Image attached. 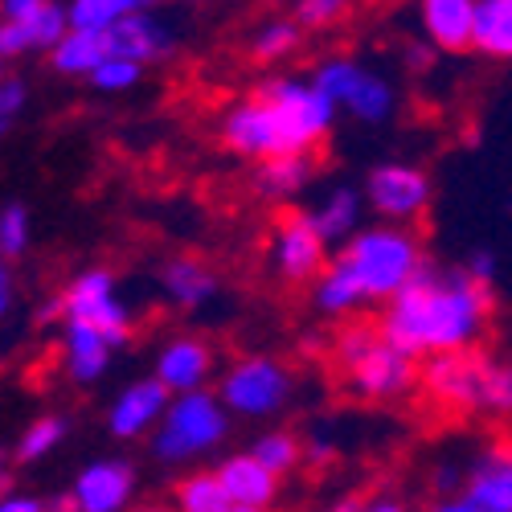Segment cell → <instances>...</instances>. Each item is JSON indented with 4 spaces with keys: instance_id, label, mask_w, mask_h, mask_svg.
<instances>
[{
    "instance_id": "e0dca14e",
    "label": "cell",
    "mask_w": 512,
    "mask_h": 512,
    "mask_svg": "<svg viewBox=\"0 0 512 512\" xmlns=\"http://www.w3.org/2000/svg\"><path fill=\"white\" fill-rule=\"evenodd\" d=\"M103 37H107V54L140 62L144 70L164 62V58H173V50H177V33L168 29V21L160 13H152V9H140L132 17H123Z\"/></svg>"
},
{
    "instance_id": "836d02e7",
    "label": "cell",
    "mask_w": 512,
    "mask_h": 512,
    "mask_svg": "<svg viewBox=\"0 0 512 512\" xmlns=\"http://www.w3.org/2000/svg\"><path fill=\"white\" fill-rule=\"evenodd\" d=\"M377 340H381V324L353 316V320H345V324L336 328V336H332V357H336L340 369H353L365 353L377 349Z\"/></svg>"
},
{
    "instance_id": "7c38bea8",
    "label": "cell",
    "mask_w": 512,
    "mask_h": 512,
    "mask_svg": "<svg viewBox=\"0 0 512 512\" xmlns=\"http://www.w3.org/2000/svg\"><path fill=\"white\" fill-rule=\"evenodd\" d=\"M218 136H222V148L230 156H238V160L263 164V160L287 156L283 132H279V123H275V111L267 107V99L259 91L226 107V115L218 123Z\"/></svg>"
},
{
    "instance_id": "9a60e30c",
    "label": "cell",
    "mask_w": 512,
    "mask_h": 512,
    "mask_svg": "<svg viewBox=\"0 0 512 512\" xmlns=\"http://www.w3.org/2000/svg\"><path fill=\"white\" fill-rule=\"evenodd\" d=\"M168 402H173V394H168L152 373L127 381V386H123V390L111 398V406H107V435L119 439V443L152 439V431L160 426Z\"/></svg>"
},
{
    "instance_id": "30bf717a",
    "label": "cell",
    "mask_w": 512,
    "mask_h": 512,
    "mask_svg": "<svg viewBox=\"0 0 512 512\" xmlns=\"http://www.w3.org/2000/svg\"><path fill=\"white\" fill-rule=\"evenodd\" d=\"M484 373L488 357L480 349H459V353H439L418 365V390L431 398L439 410L451 414H480L484 398Z\"/></svg>"
},
{
    "instance_id": "52a82bcc",
    "label": "cell",
    "mask_w": 512,
    "mask_h": 512,
    "mask_svg": "<svg viewBox=\"0 0 512 512\" xmlns=\"http://www.w3.org/2000/svg\"><path fill=\"white\" fill-rule=\"evenodd\" d=\"M58 320L66 324H87L95 332H103L115 349H123L127 340L136 336V312L123 300L119 279L111 267H87L78 271L62 291H58Z\"/></svg>"
},
{
    "instance_id": "e575fe53",
    "label": "cell",
    "mask_w": 512,
    "mask_h": 512,
    "mask_svg": "<svg viewBox=\"0 0 512 512\" xmlns=\"http://www.w3.org/2000/svg\"><path fill=\"white\" fill-rule=\"evenodd\" d=\"M480 414L496 422H512V357H488Z\"/></svg>"
},
{
    "instance_id": "4316f807",
    "label": "cell",
    "mask_w": 512,
    "mask_h": 512,
    "mask_svg": "<svg viewBox=\"0 0 512 512\" xmlns=\"http://www.w3.org/2000/svg\"><path fill=\"white\" fill-rule=\"evenodd\" d=\"M472 50L488 62H512V0H476Z\"/></svg>"
},
{
    "instance_id": "cb8c5ba5",
    "label": "cell",
    "mask_w": 512,
    "mask_h": 512,
    "mask_svg": "<svg viewBox=\"0 0 512 512\" xmlns=\"http://www.w3.org/2000/svg\"><path fill=\"white\" fill-rule=\"evenodd\" d=\"M312 181H316L312 152H287V156L263 160L259 173H254V189H259L267 201H291V197H300Z\"/></svg>"
},
{
    "instance_id": "6da1fadb",
    "label": "cell",
    "mask_w": 512,
    "mask_h": 512,
    "mask_svg": "<svg viewBox=\"0 0 512 512\" xmlns=\"http://www.w3.org/2000/svg\"><path fill=\"white\" fill-rule=\"evenodd\" d=\"M496 312L492 287L476 283L467 271H443L426 259L418 275L381 312V336L410 353L414 361L476 349Z\"/></svg>"
},
{
    "instance_id": "db71d44e",
    "label": "cell",
    "mask_w": 512,
    "mask_h": 512,
    "mask_svg": "<svg viewBox=\"0 0 512 512\" xmlns=\"http://www.w3.org/2000/svg\"><path fill=\"white\" fill-rule=\"evenodd\" d=\"M234 512H279V508H234Z\"/></svg>"
},
{
    "instance_id": "f1b7e54d",
    "label": "cell",
    "mask_w": 512,
    "mask_h": 512,
    "mask_svg": "<svg viewBox=\"0 0 512 512\" xmlns=\"http://www.w3.org/2000/svg\"><path fill=\"white\" fill-rule=\"evenodd\" d=\"M300 46H304L300 21L295 17H271V21H263L259 29L250 33L246 54H250V62H259V66H279V62L300 54Z\"/></svg>"
},
{
    "instance_id": "d6a6232c",
    "label": "cell",
    "mask_w": 512,
    "mask_h": 512,
    "mask_svg": "<svg viewBox=\"0 0 512 512\" xmlns=\"http://www.w3.org/2000/svg\"><path fill=\"white\" fill-rule=\"evenodd\" d=\"M33 246V213L25 201H5L0 205V263L25 259Z\"/></svg>"
},
{
    "instance_id": "7bdbcfd3",
    "label": "cell",
    "mask_w": 512,
    "mask_h": 512,
    "mask_svg": "<svg viewBox=\"0 0 512 512\" xmlns=\"http://www.w3.org/2000/svg\"><path fill=\"white\" fill-rule=\"evenodd\" d=\"M435 58H439V50L431 46V41H418V46H406V66L410 70H418V74H426L435 66Z\"/></svg>"
},
{
    "instance_id": "816d5d0a",
    "label": "cell",
    "mask_w": 512,
    "mask_h": 512,
    "mask_svg": "<svg viewBox=\"0 0 512 512\" xmlns=\"http://www.w3.org/2000/svg\"><path fill=\"white\" fill-rule=\"evenodd\" d=\"M177 5H185V9H205V5H213V0H177Z\"/></svg>"
},
{
    "instance_id": "8fae6325",
    "label": "cell",
    "mask_w": 512,
    "mask_h": 512,
    "mask_svg": "<svg viewBox=\"0 0 512 512\" xmlns=\"http://www.w3.org/2000/svg\"><path fill=\"white\" fill-rule=\"evenodd\" d=\"M140 492V472L123 455H99L78 467V476L66 492L74 512H132Z\"/></svg>"
},
{
    "instance_id": "8d00e7d4",
    "label": "cell",
    "mask_w": 512,
    "mask_h": 512,
    "mask_svg": "<svg viewBox=\"0 0 512 512\" xmlns=\"http://www.w3.org/2000/svg\"><path fill=\"white\" fill-rule=\"evenodd\" d=\"M361 0H295L291 17L300 21V29H332L340 25Z\"/></svg>"
},
{
    "instance_id": "5b68a950",
    "label": "cell",
    "mask_w": 512,
    "mask_h": 512,
    "mask_svg": "<svg viewBox=\"0 0 512 512\" xmlns=\"http://www.w3.org/2000/svg\"><path fill=\"white\" fill-rule=\"evenodd\" d=\"M308 78L332 99V107L340 115H349L353 123L377 127V123H390L394 111H398V87L381 70L365 66L361 58L328 54L312 66Z\"/></svg>"
},
{
    "instance_id": "ee69618b",
    "label": "cell",
    "mask_w": 512,
    "mask_h": 512,
    "mask_svg": "<svg viewBox=\"0 0 512 512\" xmlns=\"http://www.w3.org/2000/svg\"><path fill=\"white\" fill-rule=\"evenodd\" d=\"M422 512H480L472 500H467L463 492H451V496H435L431 504H426Z\"/></svg>"
},
{
    "instance_id": "d590c367",
    "label": "cell",
    "mask_w": 512,
    "mask_h": 512,
    "mask_svg": "<svg viewBox=\"0 0 512 512\" xmlns=\"http://www.w3.org/2000/svg\"><path fill=\"white\" fill-rule=\"evenodd\" d=\"M144 82V66L140 62H127V58H107L91 78H87V87L99 91V95H127V91H136Z\"/></svg>"
},
{
    "instance_id": "f546056e",
    "label": "cell",
    "mask_w": 512,
    "mask_h": 512,
    "mask_svg": "<svg viewBox=\"0 0 512 512\" xmlns=\"http://www.w3.org/2000/svg\"><path fill=\"white\" fill-rule=\"evenodd\" d=\"M173 512H234V500L226 492V484L218 480V472H185L173 484Z\"/></svg>"
},
{
    "instance_id": "4fadbf2b",
    "label": "cell",
    "mask_w": 512,
    "mask_h": 512,
    "mask_svg": "<svg viewBox=\"0 0 512 512\" xmlns=\"http://www.w3.org/2000/svg\"><path fill=\"white\" fill-rule=\"evenodd\" d=\"M152 377L168 394H193V390H209V381L218 377V349L209 345L197 332H177L168 336L152 357Z\"/></svg>"
},
{
    "instance_id": "bcb514c9",
    "label": "cell",
    "mask_w": 512,
    "mask_h": 512,
    "mask_svg": "<svg viewBox=\"0 0 512 512\" xmlns=\"http://www.w3.org/2000/svg\"><path fill=\"white\" fill-rule=\"evenodd\" d=\"M357 512H406V504L398 496H369V500H361Z\"/></svg>"
},
{
    "instance_id": "d4e9b609",
    "label": "cell",
    "mask_w": 512,
    "mask_h": 512,
    "mask_svg": "<svg viewBox=\"0 0 512 512\" xmlns=\"http://www.w3.org/2000/svg\"><path fill=\"white\" fill-rule=\"evenodd\" d=\"M308 295H312L316 316H324V320H353V316L365 308L361 287L353 283V275L340 267L336 259L320 271V279L308 287Z\"/></svg>"
},
{
    "instance_id": "5bb4252c",
    "label": "cell",
    "mask_w": 512,
    "mask_h": 512,
    "mask_svg": "<svg viewBox=\"0 0 512 512\" xmlns=\"http://www.w3.org/2000/svg\"><path fill=\"white\" fill-rule=\"evenodd\" d=\"M345 381L361 402H398L418 386V361L381 336L373 353L345 369Z\"/></svg>"
},
{
    "instance_id": "1f68e13d",
    "label": "cell",
    "mask_w": 512,
    "mask_h": 512,
    "mask_svg": "<svg viewBox=\"0 0 512 512\" xmlns=\"http://www.w3.org/2000/svg\"><path fill=\"white\" fill-rule=\"evenodd\" d=\"M140 9H144L140 0H66L70 29H78V33H107L123 17H132Z\"/></svg>"
},
{
    "instance_id": "11a10c76",
    "label": "cell",
    "mask_w": 512,
    "mask_h": 512,
    "mask_svg": "<svg viewBox=\"0 0 512 512\" xmlns=\"http://www.w3.org/2000/svg\"><path fill=\"white\" fill-rule=\"evenodd\" d=\"M140 5H144V9H156V5H160V0H140Z\"/></svg>"
},
{
    "instance_id": "8992f818",
    "label": "cell",
    "mask_w": 512,
    "mask_h": 512,
    "mask_svg": "<svg viewBox=\"0 0 512 512\" xmlns=\"http://www.w3.org/2000/svg\"><path fill=\"white\" fill-rule=\"evenodd\" d=\"M259 95L275 111L287 152H312L332 136L340 111L308 74H271V78H263Z\"/></svg>"
},
{
    "instance_id": "4dcf8cb0",
    "label": "cell",
    "mask_w": 512,
    "mask_h": 512,
    "mask_svg": "<svg viewBox=\"0 0 512 512\" xmlns=\"http://www.w3.org/2000/svg\"><path fill=\"white\" fill-rule=\"evenodd\" d=\"M246 451L259 459L263 467H271L279 480L295 476V472L304 467V439L295 435V431H287V426H271V431H263Z\"/></svg>"
},
{
    "instance_id": "44dd1931",
    "label": "cell",
    "mask_w": 512,
    "mask_h": 512,
    "mask_svg": "<svg viewBox=\"0 0 512 512\" xmlns=\"http://www.w3.org/2000/svg\"><path fill=\"white\" fill-rule=\"evenodd\" d=\"M58 345H62V373L70 386H99V381L111 373V361H115V345L87 328V324H62V336H58Z\"/></svg>"
},
{
    "instance_id": "7402d4cb",
    "label": "cell",
    "mask_w": 512,
    "mask_h": 512,
    "mask_svg": "<svg viewBox=\"0 0 512 512\" xmlns=\"http://www.w3.org/2000/svg\"><path fill=\"white\" fill-rule=\"evenodd\" d=\"M213 472H218V480L226 484L234 508H275L283 496V480L271 472V467H263L250 451H230Z\"/></svg>"
},
{
    "instance_id": "3957f363",
    "label": "cell",
    "mask_w": 512,
    "mask_h": 512,
    "mask_svg": "<svg viewBox=\"0 0 512 512\" xmlns=\"http://www.w3.org/2000/svg\"><path fill=\"white\" fill-rule=\"evenodd\" d=\"M230 422H234V414L222 406L218 390L177 394L148 439V455L160 467H168V472H181V467H193L226 447Z\"/></svg>"
},
{
    "instance_id": "ffe728a7",
    "label": "cell",
    "mask_w": 512,
    "mask_h": 512,
    "mask_svg": "<svg viewBox=\"0 0 512 512\" xmlns=\"http://www.w3.org/2000/svg\"><path fill=\"white\" fill-rule=\"evenodd\" d=\"M422 37L439 54H467L476 37V0H414Z\"/></svg>"
},
{
    "instance_id": "60d3db41",
    "label": "cell",
    "mask_w": 512,
    "mask_h": 512,
    "mask_svg": "<svg viewBox=\"0 0 512 512\" xmlns=\"http://www.w3.org/2000/svg\"><path fill=\"white\" fill-rule=\"evenodd\" d=\"M467 275H472L476 283H484V287H492V279H496V254L492 250H476L472 259H467Z\"/></svg>"
},
{
    "instance_id": "74e56055",
    "label": "cell",
    "mask_w": 512,
    "mask_h": 512,
    "mask_svg": "<svg viewBox=\"0 0 512 512\" xmlns=\"http://www.w3.org/2000/svg\"><path fill=\"white\" fill-rule=\"evenodd\" d=\"M25 103H29V87H25L21 78H5V82H0V115L21 119Z\"/></svg>"
},
{
    "instance_id": "277c9868",
    "label": "cell",
    "mask_w": 512,
    "mask_h": 512,
    "mask_svg": "<svg viewBox=\"0 0 512 512\" xmlns=\"http://www.w3.org/2000/svg\"><path fill=\"white\" fill-rule=\"evenodd\" d=\"M218 398L234 418L267 422L295 402V369L271 353H246L218 373Z\"/></svg>"
},
{
    "instance_id": "f35d334b",
    "label": "cell",
    "mask_w": 512,
    "mask_h": 512,
    "mask_svg": "<svg viewBox=\"0 0 512 512\" xmlns=\"http://www.w3.org/2000/svg\"><path fill=\"white\" fill-rule=\"evenodd\" d=\"M0 512H50V500H41L37 492H5L0 496Z\"/></svg>"
},
{
    "instance_id": "7dc6e473",
    "label": "cell",
    "mask_w": 512,
    "mask_h": 512,
    "mask_svg": "<svg viewBox=\"0 0 512 512\" xmlns=\"http://www.w3.org/2000/svg\"><path fill=\"white\" fill-rule=\"evenodd\" d=\"M431 480H435V488H447L443 496H451V488H455V484L463 488V476H455V467H451V463H439V467H435V476H431Z\"/></svg>"
},
{
    "instance_id": "83f0119b",
    "label": "cell",
    "mask_w": 512,
    "mask_h": 512,
    "mask_svg": "<svg viewBox=\"0 0 512 512\" xmlns=\"http://www.w3.org/2000/svg\"><path fill=\"white\" fill-rule=\"evenodd\" d=\"M107 58H111V54H107V37H103V33H78V29H70V33L58 41V46H54L50 66H54L62 78H82V82H87Z\"/></svg>"
},
{
    "instance_id": "f907efd6",
    "label": "cell",
    "mask_w": 512,
    "mask_h": 512,
    "mask_svg": "<svg viewBox=\"0 0 512 512\" xmlns=\"http://www.w3.org/2000/svg\"><path fill=\"white\" fill-rule=\"evenodd\" d=\"M13 127H17V119H9V115H0V144H5V140H9V132H13Z\"/></svg>"
},
{
    "instance_id": "603a6c76",
    "label": "cell",
    "mask_w": 512,
    "mask_h": 512,
    "mask_svg": "<svg viewBox=\"0 0 512 512\" xmlns=\"http://www.w3.org/2000/svg\"><path fill=\"white\" fill-rule=\"evenodd\" d=\"M365 197H361V189H353V185H336V189H328L316 205H312V218H316V226H320V234L328 238V246H345L361 226H365Z\"/></svg>"
},
{
    "instance_id": "ac0fdd59",
    "label": "cell",
    "mask_w": 512,
    "mask_h": 512,
    "mask_svg": "<svg viewBox=\"0 0 512 512\" xmlns=\"http://www.w3.org/2000/svg\"><path fill=\"white\" fill-rule=\"evenodd\" d=\"M70 33V17L62 0H50L21 21H0V62H17L29 54H54V46Z\"/></svg>"
},
{
    "instance_id": "ab89813d",
    "label": "cell",
    "mask_w": 512,
    "mask_h": 512,
    "mask_svg": "<svg viewBox=\"0 0 512 512\" xmlns=\"http://www.w3.org/2000/svg\"><path fill=\"white\" fill-rule=\"evenodd\" d=\"M304 463H308V467H328V463H336V443H332L328 435L304 439Z\"/></svg>"
},
{
    "instance_id": "f6af8a7d",
    "label": "cell",
    "mask_w": 512,
    "mask_h": 512,
    "mask_svg": "<svg viewBox=\"0 0 512 512\" xmlns=\"http://www.w3.org/2000/svg\"><path fill=\"white\" fill-rule=\"evenodd\" d=\"M41 5H50V0H0V21H21Z\"/></svg>"
},
{
    "instance_id": "9f6ffc18",
    "label": "cell",
    "mask_w": 512,
    "mask_h": 512,
    "mask_svg": "<svg viewBox=\"0 0 512 512\" xmlns=\"http://www.w3.org/2000/svg\"><path fill=\"white\" fill-rule=\"evenodd\" d=\"M5 78H9V74H5V62H0V82H5Z\"/></svg>"
},
{
    "instance_id": "681fc988",
    "label": "cell",
    "mask_w": 512,
    "mask_h": 512,
    "mask_svg": "<svg viewBox=\"0 0 512 512\" xmlns=\"http://www.w3.org/2000/svg\"><path fill=\"white\" fill-rule=\"evenodd\" d=\"M13 492V467H9V455L0 451V496Z\"/></svg>"
},
{
    "instance_id": "d6986e66",
    "label": "cell",
    "mask_w": 512,
    "mask_h": 512,
    "mask_svg": "<svg viewBox=\"0 0 512 512\" xmlns=\"http://www.w3.org/2000/svg\"><path fill=\"white\" fill-rule=\"evenodd\" d=\"M480 512H512V443L484 447L463 467V488Z\"/></svg>"
},
{
    "instance_id": "b9f144b4",
    "label": "cell",
    "mask_w": 512,
    "mask_h": 512,
    "mask_svg": "<svg viewBox=\"0 0 512 512\" xmlns=\"http://www.w3.org/2000/svg\"><path fill=\"white\" fill-rule=\"evenodd\" d=\"M17 304V275H13V263H0V320H9Z\"/></svg>"
},
{
    "instance_id": "f5cc1de1",
    "label": "cell",
    "mask_w": 512,
    "mask_h": 512,
    "mask_svg": "<svg viewBox=\"0 0 512 512\" xmlns=\"http://www.w3.org/2000/svg\"><path fill=\"white\" fill-rule=\"evenodd\" d=\"M132 512H173V508H164V504H144V508H132Z\"/></svg>"
},
{
    "instance_id": "9c48e42d",
    "label": "cell",
    "mask_w": 512,
    "mask_h": 512,
    "mask_svg": "<svg viewBox=\"0 0 512 512\" xmlns=\"http://www.w3.org/2000/svg\"><path fill=\"white\" fill-rule=\"evenodd\" d=\"M361 197H365V209L373 213V222L414 226L431 209L435 185H431V173L414 160H377L365 173Z\"/></svg>"
},
{
    "instance_id": "2e32d148",
    "label": "cell",
    "mask_w": 512,
    "mask_h": 512,
    "mask_svg": "<svg viewBox=\"0 0 512 512\" xmlns=\"http://www.w3.org/2000/svg\"><path fill=\"white\" fill-rule=\"evenodd\" d=\"M156 287L164 295L168 308L177 312H201L218 300V271H213L201 254H173V259H164L160 271H156Z\"/></svg>"
},
{
    "instance_id": "c3c4849f",
    "label": "cell",
    "mask_w": 512,
    "mask_h": 512,
    "mask_svg": "<svg viewBox=\"0 0 512 512\" xmlns=\"http://www.w3.org/2000/svg\"><path fill=\"white\" fill-rule=\"evenodd\" d=\"M357 508H361L357 496H340V500H332V504H324V508H316V512H357Z\"/></svg>"
},
{
    "instance_id": "ba28073f",
    "label": "cell",
    "mask_w": 512,
    "mask_h": 512,
    "mask_svg": "<svg viewBox=\"0 0 512 512\" xmlns=\"http://www.w3.org/2000/svg\"><path fill=\"white\" fill-rule=\"evenodd\" d=\"M267 263L283 287H312L320 279V271L332 263V246L320 234L312 209L279 213L271 226V242H267Z\"/></svg>"
},
{
    "instance_id": "7a4b0ae2",
    "label": "cell",
    "mask_w": 512,
    "mask_h": 512,
    "mask_svg": "<svg viewBox=\"0 0 512 512\" xmlns=\"http://www.w3.org/2000/svg\"><path fill=\"white\" fill-rule=\"evenodd\" d=\"M332 259L353 275L365 304H390L418 275V267L426 263V250H422V238L414 226L365 222Z\"/></svg>"
},
{
    "instance_id": "484cf974",
    "label": "cell",
    "mask_w": 512,
    "mask_h": 512,
    "mask_svg": "<svg viewBox=\"0 0 512 512\" xmlns=\"http://www.w3.org/2000/svg\"><path fill=\"white\" fill-rule=\"evenodd\" d=\"M70 439V418L58 414V410H46V414H37L33 422L21 426V435L13 443V459L21 467H33V463H46L54 451H62Z\"/></svg>"
}]
</instances>
